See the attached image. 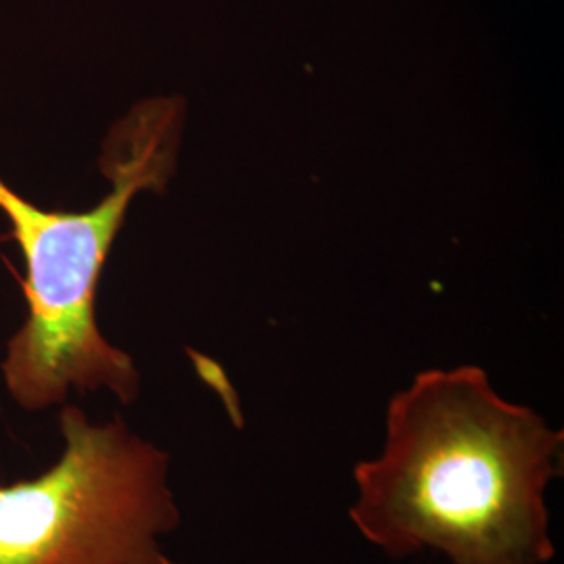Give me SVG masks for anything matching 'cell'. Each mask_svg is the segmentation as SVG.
Returning <instances> with one entry per match:
<instances>
[{
    "label": "cell",
    "instance_id": "1",
    "mask_svg": "<svg viewBox=\"0 0 564 564\" xmlns=\"http://www.w3.org/2000/svg\"><path fill=\"white\" fill-rule=\"evenodd\" d=\"M563 431L506 400L484 368H431L389 400L383 447L354 466L347 514L395 561L552 563L545 494L563 477Z\"/></svg>",
    "mask_w": 564,
    "mask_h": 564
},
{
    "label": "cell",
    "instance_id": "2",
    "mask_svg": "<svg viewBox=\"0 0 564 564\" xmlns=\"http://www.w3.org/2000/svg\"><path fill=\"white\" fill-rule=\"evenodd\" d=\"M182 123L178 97L142 101L118 121L101 155L111 191L90 212H44L0 181V212L25 260L28 321L9 341L2 362L9 393L21 408L61 403L72 387L107 389L121 403L139 398L141 375L126 351L102 337L95 297L128 205L142 191H165Z\"/></svg>",
    "mask_w": 564,
    "mask_h": 564
},
{
    "label": "cell",
    "instance_id": "3",
    "mask_svg": "<svg viewBox=\"0 0 564 564\" xmlns=\"http://www.w3.org/2000/svg\"><path fill=\"white\" fill-rule=\"evenodd\" d=\"M59 460L0 485V564H182L162 538L181 524L170 454L123 419L61 412Z\"/></svg>",
    "mask_w": 564,
    "mask_h": 564
}]
</instances>
